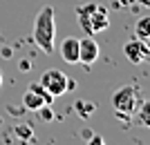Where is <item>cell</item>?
Segmentation results:
<instances>
[{
	"mask_svg": "<svg viewBox=\"0 0 150 145\" xmlns=\"http://www.w3.org/2000/svg\"><path fill=\"white\" fill-rule=\"evenodd\" d=\"M31 36H34V43L43 49V54H54V49H56V25H54V9L52 7H43L36 13Z\"/></svg>",
	"mask_w": 150,
	"mask_h": 145,
	"instance_id": "6da1fadb",
	"label": "cell"
},
{
	"mask_svg": "<svg viewBox=\"0 0 150 145\" xmlns=\"http://www.w3.org/2000/svg\"><path fill=\"white\" fill-rule=\"evenodd\" d=\"M76 18H79V25L83 27V32L88 34V36L105 32L108 27H110V13H108V9L96 5V2L79 5L76 7Z\"/></svg>",
	"mask_w": 150,
	"mask_h": 145,
	"instance_id": "7a4b0ae2",
	"label": "cell"
},
{
	"mask_svg": "<svg viewBox=\"0 0 150 145\" xmlns=\"http://www.w3.org/2000/svg\"><path fill=\"white\" fill-rule=\"evenodd\" d=\"M141 96H139V87L137 85H121L112 92V109L119 118L128 120L134 116L137 107L141 105Z\"/></svg>",
	"mask_w": 150,
	"mask_h": 145,
	"instance_id": "3957f363",
	"label": "cell"
},
{
	"mask_svg": "<svg viewBox=\"0 0 150 145\" xmlns=\"http://www.w3.org/2000/svg\"><path fill=\"white\" fill-rule=\"evenodd\" d=\"M38 83H40L54 98L67 94L69 89L74 87V81H69L67 76L63 74V71H58V69H47L43 76H40V81H38Z\"/></svg>",
	"mask_w": 150,
	"mask_h": 145,
	"instance_id": "277c9868",
	"label": "cell"
},
{
	"mask_svg": "<svg viewBox=\"0 0 150 145\" xmlns=\"http://www.w3.org/2000/svg\"><path fill=\"white\" fill-rule=\"evenodd\" d=\"M123 56L128 63L132 65H139L150 58V49H148V43L146 40H139V38H130L128 43L123 45Z\"/></svg>",
	"mask_w": 150,
	"mask_h": 145,
	"instance_id": "5b68a950",
	"label": "cell"
},
{
	"mask_svg": "<svg viewBox=\"0 0 150 145\" xmlns=\"http://www.w3.org/2000/svg\"><path fill=\"white\" fill-rule=\"evenodd\" d=\"M99 54H101L99 43H96L92 36H88V34H85V38H81V40H79V63L92 65V63H96Z\"/></svg>",
	"mask_w": 150,
	"mask_h": 145,
	"instance_id": "8992f818",
	"label": "cell"
},
{
	"mask_svg": "<svg viewBox=\"0 0 150 145\" xmlns=\"http://www.w3.org/2000/svg\"><path fill=\"white\" fill-rule=\"evenodd\" d=\"M61 58L65 60V63H69V65L79 63V38H74V36L63 38V43H61Z\"/></svg>",
	"mask_w": 150,
	"mask_h": 145,
	"instance_id": "52a82bcc",
	"label": "cell"
},
{
	"mask_svg": "<svg viewBox=\"0 0 150 145\" xmlns=\"http://www.w3.org/2000/svg\"><path fill=\"white\" fill-rule=\"evenodd\" d=\"M47 103H45V98L40 94H36V92H31V89H27L25 96H23V107L27 109V112H38L40 107H45Z\"/></svg>",
	"mask_w": 150,
	"mask_h": 145,
	"instance_id": "ba28073f",
	"label": "cell"
},
{
	"mask_svg": "<svg viewBox=\"0 0 150 145\" xmlns=\"http://www.w3.org/2000/svg\"><path fill=\"white\" fill-rule=\"evenodd\" d=\"M134 38H139V40H146V43H148V38H150V16H141V18L137 20V27H134Z\"/></svg>",
	"mask_w": 150,
	"mask_h": 145,
	"instance_id": "9c48e42d",
	"label": "cell"
},
{
	"mask_svg": "<svg viewBox=\"0 0 150 145\" xmlns=\"http://www.w3.org/2000/svg\"><path fill=\"white\" fill-rule=\"evenodd\" d=\"M13 134H16L20 141H31V139H34V130H31L29 123H20V125H16V127H13Z\"/></svg>",
	"mask_w": 150,
	"mask_h": 145,
	"instance_id": "30bf717a",
	"label": "cell"
},
{
	"mask_svg": "<svg viewBox=\"0 0 150 145\" xmlns=\"http://www.w3.org/2000/svg\"><path fill=\"white\" fill-rule=\"evenodd\" d=\"M134 114H139V120H141L144 127H150V103L148 101H141V105L137 107Z\"/></svg>",
	"mask_w": 150,
	"mask_h": 145,
	"instance_id": "8fae6325",
	"label": "cell"
},
{
	"mask_svg": "<svg viewBox=\"0 0 150 145\" xmlns=\"http://www.w3.org/2000/svg\"><path fill=\"white\" fill-rule=\"evenodd\" d=\"M27 89H31V92L40 94V96L45 98V103H47V105H52V103H54V96H52V94H50V92H47V89H45L38 81H36V83H29V87H27Z\"/></svg>",
	"mask_w": 150,
	"mask_h": 145,
	"instance_id": "7c38bea8",
	"label": "cell"
},
{
	"mask_svg": "<svg viewBox=\"0 0 150 145\" xmlns=\"http://www.w3.org/2000/svg\"><path fill=\"white\" fill-rule=\"evenodd\" d=\"M76 107L81 109L79 114H81L83 118H90V116H92V109H94V105H90V103H79Z\"/></svg>",
	"mask_w": 150,
	"mask_h": 145,
	"instance_id": "4fadbf2b",
	"label": "cell"
},
{
	"mask_svg": "<svg viewBox=\"0 0 150 145\" xmlns=\"http://www.w3.org/2000/svg\"><path fill=\"white\" fill-rule=\"evenodd\" d=\"M101 143H103L101 136H90V145H101Z\"/></svg>",
	"mask_w": 150,
	"mask_h": 145,
	"instance_id": "5bb4252c",
	"label": "cell"
},
{
	"mask_svg": "<svg viewBox=\"0 0 150 145\" xmlns=\"http://www.w3.org/2000/svg\"><path fill=\"white\" fill-rule=\"evenodd\" d=\"M141 5H144V7H148V5H150V0H141Z\"/></svg>",
	"mask_w": 150,
	"mask_h": 145,
	"instance_id": "9a60e30c",
	"label": "cell"
},
{
	"mask_svg": "<svg viewBox=\"0 0 150 145\" xmlns=\"http://www.w3.org/2000/svg\"><path fill=\"white\" fill-rule=\"evenodd\" d=\"M0 85H2V71H0Z\"/></svg>",
	"mask_w": 150,
	"mask_h": 145,
	"instance_id": "2e32d148",
	"label": "cell"
}]
</instances>
